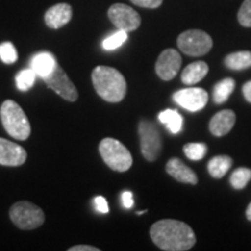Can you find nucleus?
Segmentation results:
<instances>
[{
  "label": "nucleus",
  "instance_id": "obj_23",
  "mask_svg": "<svg viewBox=\"0 0 251 251\" xmlns=\"http://www.w3.org/2000/svg\"><path fill=\"white\" fill-rule=\"evenodd\" d=\"M128 39V33L125 30L119 29L118 31H115L114 34L109 35L108 37H106L102 42V48L107 51H111V50H115L124 45V43L127 41Z\"/></svg>",
  "mask_w": 251,
  "mask_h": 251
},
{
  "label": "nucleus",
  "instance_id": "obj_20",
  "mask_svg": "<svg viewBox=\"0 0 251 251\" xmlns=\"http://www.w3.org/2000/svg\"><path fill=\"white\" fill-rule=\"evenodd\" d=\"M159 121L168 128L171 134H178L183 128V117L174 109H165L158 114Z\"/></svg>",
  "mask_w": 251,
  "mask_h": 251
},
{
  "label": "nucleus",
  "instance_id": "obj_26",
  "mask_svg": "<svg viewBox=\"0 0 251 251\" xmlns=\"http://www.w3.org/2000/svg\"><path fill=\"white\" fill-rule=\"evenodd\" d=\"M0 58L6 64H12L18 59V52L11 42H4L0 45Z\"/></svg>",
  "mask_w": 251,
  "mask_h": 251
},
{
  "label": "nucleus",
  "instance_id": "obj_16",
  "mask_svg": "<svg viewBox=\"0 0 251 251\" xmlns=\"http://www.w3.org/2000/svg\"><path fill=\"white\" fill-rule=\"evenodd\" d=\"M57 62L55 56L50 52L43 51L35 55L30 62V69L36 74V76L41 78H46L51 74Z\"/></svg>",
  "mask_w": 251,
  "mask_h": 251
},
{
  "label": "nucleus",
  "instance_id": "obj_25",
  "mask_svg": "<svg viewBox=\"0 0 251 251\" xmlns=\"http://www.w3.org/2000/svg\"><path fill=\"white\" fill-rule=\"evenodd\" d=\"M184 152L191 161H200L206 155L207 146L205 143H187L184 146Z\"/></svg>",
  "mask_w": 251,
  "mask_h": 251
},
{
  "label": "nucleus",
  "instance_id": "obj_6",
  "mask_svg": "<svg viewBox=\"0 0 251 251\" xmlns=\"http://www.w3.org/2000/svg\"><path fill=\"white\" fill-rule=\"evenodd\" d=\"M177 45L184 54L192 57H199L208 54L213 47V40L205 31L190 29L178 36Z\"/></svg>",
  "mask_w": 251,
  "mask_h": 251
},
{
  "label": "nucleus",
  "instance_id": "obj_31",
  "mask_svg": "<svg viewBox=\"0 0 251 251\" xmlns=\"http://www.w3.org/2000/svg\"><path fill=\"white\" fill-rule=\"evenodd\" d=\"M242 92L247 101L251 103V80L247 81V83L244 84L242 87Z\"/></svg>",
  "mask_w": 251,
  "mask_h": 251
},
{
  "label": "nucleus",
  "instance_id": "obj_1",
  "mask_svg": "<svg viewBox=\"0 0 251 251\" xmlns=\"http://www.w3.org/2000/svg\"><path fill=\"white\" fill-rule=\"evenodd\" d=\"M150 237L159 249L165 251H186L197 242L196 234L190 226L172 219L155 222L150 228Z\"/></svg>",
  "mask_w": 251,
  "mask_h": 251
},
{
  "label": "nucleus",
  "instance_id": "obj_17",
  "mask_svg": "<svg viewBox=\"0 0 251 251\" xmlns=\"http://www.w3.org/2000/svg\"><path fill=\"white\" fill-rule=\"evenodd\" d=\"M208 70V65L205 62L198 61L191 63L181 72V81L185 85H194L206 77Z\"/></svg>",
  "mask_w": 251,
  "mask_h": 251
},
{
  "label": "nucleus",
  "instance_id": "obj_12",
  "mask_svg": "<svg viewBox=\"0 0 251 251\" xmlns=\"http://www.w3.org/2000/svg\"><path fill=\"white\" fill-rule=\"evenodd\" d=\"M27 159V151L19 144L0 137V165L20 166Z\"/></svg>",
  "mask_w": 251,
  "mask_h": 251
},
{
  "label": "nucleus",
  "instance_id": "obj_27",
  "mask_svg": "<svg viewBox=\"0 0 251 251\" xmlns=\"http://www.w3.org/2000/svg\"><path fill=\"white\" fill-rule=\"evenodd\" d=\"M238 23L243 27H251V0H244L237 14Z\"/></svg>",
  "mask_w": 251,
  "mask_h": 251
},
{
  "label": "nucleus",
  "instance_id": "obj_29",
  "mask_svg": "<svg viewBox=\"0 0 251 251\" xmlns=\"http://www.w3.org/2000/svg\"><path fill=\"white\" fill-rule=\"evenodd\" d=\"M93 203L96 209L99 213H102V214H106V213L109 212L108 209V203L106 201V199L103 197H96L93 199Z\"/></svg>",
  "mask_w": 251,
  "mask_h": 251
},
{
  "label": "nucleus",
  "instance_id": "obj_13",
  "mask_svg": "<svg viewBox=\"0 0 251 251\" xmlns=\"http://www.w3.org/2000/svg\"><path fill=\"white\" fill-rule=\"evenodd\" d=\"M72 18V8L69 4H57L50 7L45 14L46 25L51 29H59L69 24Z\"/></svg>",
  "mask_w": 251,
  "mask_h": 251
},
{
  "label": "nucleus",
  "instance_id": "obj_11",
  "mask_svg": "<svg viewBox=\"0 0 251 251\" xmlns=\"http://www.w3.org/2000/svg\"><path fill=\"white\" fill-rule=\"evenodd\" d=\"M181 67V56L177 50L169 48L163 50L156 61V74L163 80H171L177 76Z\"/></svg>",
  "mask_w": 251,
  "mask_h": 251
},
{
  "label": "nucleus",
  "instance_id": "obj_28",
  "mask_svg": "<svg viewBox=\"0 0 251 251\" xmlns=\"http://www.w3.org/2000/svg\"><path fill=\"white\" fill-rule=\"evenodd\" d=\"M135 5L144 8H157L162 5L163 0H130Z\"/></svg>",
  "mask_w": 251,
  "mask_h": 251
},
{
  "label": "nucleus",
  "instance_id": "obj_14",
  "mask_svg": "<svg viewBox=\"0 0 251 251\" xmlns=\"http://www.w3.org/2000/svg\"><path fill=\"white\" fill-rule=\"evenodd\" d=\"M236 115L231 109H224L216 113L209 121V130L214 136H224L233 129Z\"/></svg>",
  "mask_w": 251,
  "mask_h": 251
},
{
  "label": "nucleus",
  "instance_id": "obj_32",
  "mask_svg": "<svg viewBox=\"0 0 251 251\" xmlns=\"http://www.w3.org/2000/svg\"><path fill=\"white\" fill-rule=\"evenodd\" d=\"M69 251H99L100 249L92 246H75L68 249Z\"/></svg>",
  "mask_w": 251,
  "mask_h": 251
},
{
  "label": "nucleus",
  "instance_id": "obj_24",
  "mask_svg": "<svg viewBox=\"0 0 251 251\" xmlns=\"http://www.w3.org/2000/svg\"><path fill=\"white\" fill-rule=\"evenodd\" d=\"M36 74L31 69H25L21 70L15 77V81H17V86L19 90L27 91L29 90L31 86L35 83Z\"/></svg>",
  "mask_w": 251,
  "mask_h": 251
},
{
  "label": "nucleus",
  "instance_id": "obj_19",
  "mask_svg": "<svg viewBox=\"0 0 251 251\" xmlns=\"http://www.w3.org/2000/svg\"><path fill=\"white\" fill-rule=\"evenodd\" d=\"M225 65L230 70H246L251 68V51L242 50L229 54L225 58Z\"/></svg>",
  "mask_w": 251,
  "mask_h": 251
},
{
  "label": "nucleus",
  "instance_id": "obj_4",
  "mask_svg": "<svg viewBox=\"0 0 251 251\" xmlns=\"http://www.w3.org/2000/svg\"><path fill=\"white\" fill-rule=\"evenodd\" d=\"M99 152L103 162L112 170L126 172L133 165V157L120 141L106 137L99 144Z\"/></svg>",
  "mask_w": 251,
  "mask_h": 251
},
{
  "label": "nucleus",
  "instance_id": "obj_9",
  "mask_svg": "<svg viewBox=\"0 0 251 251\" xmlns=\"http://www.w3.org/2000/svg\"><path fill=\"white\" fill-rule=\"evenodd\" d=\"M43 79H45L46 84L50 89L57 93L59 97H62L64 100L74 102L78 99V91L76 86L74 85V83L68 77V75L65 74V71L58 64L56 65L51 74L43 78Z\"/></svg>",
  "mask_w": 251,
  "mask_h": 251
},
{
  "label": "nucleus",
  "instance_id": "obj_2",
  "mask_svg": "<svg viewBox=\"0 0 251 251\" xmlns=\"http://www.w3.org/2000/svg\"><path fill=\"white\" fill-rule=\"evenodd\" d=\"M92 83L100 98L108 102L124 100L127 93L125 77L117 69L99 65L92 71Z\"/></svg>",
  "mask_w": 251,
  "mask_h": 251
},
{
  "label": "nucleus",
  "instance_id": "obj_8",
  "mask_svg": "<svg viewBox=\"0 0 251 251\" xmlns=\"http://www.w3.org/2000/svg\"><path fill=\"white\" fill-rule=\"evenodd\" d=\"M108 18L118 29L125 30L127 33L136 30L141 26L140 14L125 4H114L108 9Z\"/></svg>",
  "mask_w": 251,
  "mask_h": 251
},
{
  "label": "nucleus",
  "instance_id": "obj_10",
  "mask_svg": "<svg viewBox=\"0 0 251 251\" xmlns=\"http://www.w3.org/2000/svg\"><path fill=\"white\" fill-rule=\"evenodd\" d=\"M174 100L187 111L198 112L208 102V93L201 87H188L177 91L174 94Z\"/></svg>",
  "mask_w": 251,
  "mask_h": 251
},
{
  "label": "nucleus",
  "instance_id": "obj_33",
  "mask_svg": "<svg viewBox=\"0 0 251 251\" xmlns=\"http://www.w3.org/2000/svg\"><path fill=\"white\" fill-rule=\"evenodd\" d=\"M246 215H247V219L251 221V202L249 203V206L247 207V211H246Z\"/></svg>",
  "mask_w": 251,
  "mask_h": 251
},
{
  "label": "nucleus",
  "instance_id": "obj_5",
  "mask_svg": "<svg viewBox=\"0 0 251 251\" xmlns=\"http://www.w3.org/2000/svg\"><path fill=\"white\" fill-rule=\"evenodd\" d=\"M9 218L18 228L33 230L45 222V213L39 206L29 201L15 202L9 209Z\"/></svg>",
  "mask_w": 251,
  "mask_h": 251
},
{
  "label": "nucleus",
  "instance_id": "obj_21",
  "mask_svg": "<svg viewBox=\"0 0 251 251\" xmlns=\"http://www.w3.org/2000/svg\"><path fill=\"white\" fill-rule=\"evenodd\" d=\"M235 89V80L233 78H225L220 80L213 87V99L215 103H224L228 100Z\"/></svg>",
  "mask_w": 251,
  "mask_h": 251
},
{
  "label": "nucleus",
  "instance_id": "obj_18",
  "mask_svg": "<svg viewBox=\"0 0 251 251\" xmlns=\"http://www.w3.org/2000/svg\"><path fill=\"white\" fill-rule=\"evenodd\" d=\"M231 165H233V159L231 157L227 155H219L213 157L211 161L207 164V169H208L209 175L212 176L213 178H216V179H220L226 174L230 170Z\"/></svg>",
  "mask_w": 251,
  "mask_h": 251
},
{
  "label": "nucleus",
  "instance_id": "obj_7",
  "mask_svg": "<svg viewBox=\"0 0 251 251\" xmlns=\"http://www.w3.org/2000/svg\"><path fill=\"white\" fill-rule=\"evenodd\" d=\"M141 151L147 161L153 162L162 151V137L158 128L149 120H141L139 124Z\"/></svg>",
  "mask_w": 251,
  "mask_h": 251
},
{
  "label": "nucleus",
  "instance_id": "obj_30",
  "mask_svg": "<svg viewBox=\"0 0 251 251\" xmlns=\"http://www.w3.org/2000/svg\"><path fill=\"white\" fill-rule=\"evenodd\" d=\"M122 199V205H124L125 208H131L134 205V200H133V193L130 191H125L121 196Z\"/></svg>",
  "mask_w": 251,
  "mask_h": 251
},
{
  "label": "nucleus",
  "instance_id": "obj_3",
  "mask_svg": "<svg viewBox=\"0 0 251 251\" xmlns=\"http://www.w3.org/2000/svg\"><path fill=\"white\" fill-rule=\"evenodd\" d=\"M2 126L8 135L15 140L25 141L30 135V124L26 113L13 100H6L0 108Z\"/></svg>",
  "mask_w": 251,
  "mask_h": 251
},
{
  "label": "nucleus",
  "instance_id": "obj_15",
  "mask_svg": "<svg viewBox=\"0 0 251 251\" xmlns=\"http://www.w3.org/2000/svg\"><path fill=\"white\" fill-rule=\"evenodd\" d=\"M165 170L171 177H174L176 180L185 184L196 185L198 183V177L192 169L185 165L183 161L179 158H171L166 163Z\"/></svg>",
  "mask_w": 251,
  "mask_h": 251
},
{
  "label": "nucleus",
  "instance_id": "obj_22",
  "mask_svg": "<svg viewBox=\"0 0 251 251\" xmlns=\"http://www.w3.org/2000/svg\"><path fill=\"white\" fill-rule=\"evenodd\" d=\"M251 180V169L238 168L230 176V185L235 190H243Z\"/></svg>",
  "mask_w": 251,
  "mask_h": 251
}]
</instances>
